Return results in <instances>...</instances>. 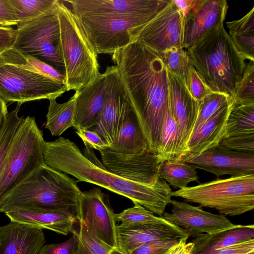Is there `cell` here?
<instances>
[{"label":"cell","mask_w":254,"mask_h":254,"mask_svg":"<svg viewBox=\"0 0 254 254\" xmlns=\"http://www.w3.org/2000/svg\"><path fill=\"white\" fill-rule=\"evenodd\" d=\"M66 91L65 84L27 68L8 50L0 55V97L6 102L56 99Z\"/></svg>","instance_id":"cell-8"},{"label":"cell","mask_w":254,"mask_h":254,"mask_svg":"<svg viewBox=\"0 0 254 254\" xmlns=\"http://www.w3.org/2000/svg\"><path fill=\"white\" fill-rule=\"evenodd\" d=\"M160 55L167 69L185 84L187 76L193 66L186 49L174 48Z\"/></svg>","instance_id":"cell-34"},{"label":"cell","mask_w":254,"mask_h":254,"mask_svg":"<svg viewBox=\"0 0 254 254\" xmlns=\"http://www.w3.org/2000/svg\"><path fill=\"white\" fill-rule=\"evenodd\" d=\"M8 113L6 102L0 97V131Z\"/></svg>","instance_id":"cell-50"},{"label":"cell","mask_w":254,"mask_h":254,"mask_svg":"<svg viewBox=\"0 0 254 254\" xmlns=\"http://www.w3.org/2000/svg\"><path fill=\"white\" fill-rule=\"evenodd\" d=\"M67 241L59 244L43 245L38 254H76L78 244V232L74 230Z\"/></svg>","instance_id":"cell-42"},{"label":"cell","mask_w":254,"mask_h":254,"mask_svg":"<svg viewBox=\"0 0 254 254\" xmlns=\"http://www.w3.org/2000/svg\"><path fill=\"white\" fill-rule=\"evenodd\" d=\"M231 101V97L229 95L212 92L199 101L197 116L190 138L201 129L216 111L229 103Z\"/></svg>","instance_id":"cell-33"},{"label":"cell","mask_w":254,"mask_h":254,"mask_svg":"<svg viewBox=\"0 0 254 254\" xmlns=\"http://www.w3.org/2000/svg\"><path fill=\"white\" fill-rule=\"evenodd\" d=\"M79 223L76 254H110L114 248L91 234L82 223Z\"/></svg>","instance_id":"cell-38"},{"label":"cell","mask_w":254,"mask_h":254,"mask_svg":"<svg viewBox=\"0 0 254 254\" xmlns=\"http://www.w3.org/2000/svg\"><path fill=\"white\" fill-rule=\"evenodd\" d=\"M234 105L254 104V61L246 64L241 79L231 97Z\"/></svg>","instance_id":"cell-36"},{"label":"cell","mask_w":254,"mask_h":254,"mask_svg":"<svg viewBox=\"0 0 254 254\" xmlns=\"http://www.w3.org/2000/svg\"><path fill=\"white\" fill-rule=\"evenodd\" d=\"M180 160L218 177L254 174V154L236 152L219 144L199 154H188Z\"/></svg>","instance_id":"cell-13"},{"label":"cell","mask_w":254,"mask_h":254,"mask_svg":"<svg viewBox=\"0 0 254 254\" xmlns=\"http://www.w3.org/2000/svg\"><path fill=\"white\" fill-rule=\"evenodd\" d=\"M133 203V207L115 214L116 222H121V225H128L154 221L159 218V217L155 216L153 212L138 203Z\"/></svg>","instance_id":"cell-39"},{"label":"cell","mask_w":254,"mask_h":254,"mask_svg":"<svg viewBox=\"0 0 254 254\" xmlns=\"http://www.w3.org/2000/svg\"><path fill=\"white\" fill-rule=\"evenodd\" d=\"M188 238L180 239L170 249L167 254H191L193 244L192 242L187 243Z\"/></svg>","instance_id":"cell-48"},{"label":"cell","mask_w":254,"mask_h":254,"mask_svg":"<svg viewBox=\"0 0 254 254\" xmlns=\"http://www.w3.org/2000/svg\"><path fill=\"white\" fill-rule=\"evenodd\" d=\"M228 5L225 0H197L184 17L183 48L187 49L223 25Z\"/></svg>","instance_id":"cell-18"},{"label":"cell","mask_w":254,"mask_h":254,"mask_svg":"<svg viewBox=\"0 0 254 254\" xmlns=\"http://www.w3.org/2000/svg\"><path fill=\"white\" fill-rule=\"evenodd\" d=\"M254 133V104L234 105L228 117L224 136Z\"/></svg>","instance_id":"cell-31"},{"label":"cell","mask_w":254,"mask_h":254,"mask_svg":"<svg viewBox=\"0 0 254 254\" xmlns=\"http://www.w3.org/2000/svg\"><path fill=\"white\" fill-rule=\"evenodd\" d=\"M83 153L73 142L63 137L45 141L44 164L79 182L97 185L125 196L153 213L162 215L172 196V191L165 181L159 178L153 185L132 182L108 171L93 149L85 146Z\"/></svg>","instance_id":"cell-2"},{"label":"cell","mask_w":254,"mask_h":254,"mask_svg":"<svg viewBox=\"0 0 254 254\" xmlns=\"http://www.w3.org/2000/svg\"><path fill=\"white\" fill-rule=\"evenodd\" d=\"M184 17L194 6L197 0H173Z\"/></svg>","instance_id":"cell-49"},{"label":"cell","mask_w":254,"mask_h":254,"mask_svg":"<svg viewBox=\"0 0 254 254\" xmlns=\"http://www.w3.org/2000/svg\"><path fill=\"white\" fill-rule=\"evenodd\" d=\"M167 74L169 107L179 129L180 150L183 158L189 154L188 144L197 118L198 102L181 80L168 70Z\"/></svg>","instance_id":"cell-19"},{"label":"cell","mask_w":254,"mask_h":254,"mask_svg":"<svg viewBox=\"0 0 254 254\" xmlns=\"http://www.w3.org/2000/svg\"><path fill=\"white\" fill-rule=\"evenodd\" d=\"M57 4V2L47 14L29 22L18 24L13 48L64 73V65L58 51L60 30Z\"/></svg>","instance_id":"cell-10"},{"label":"cell","mask_w":254,"mask_h":254,"mask_svg":"<svg viewBox=\"0 0 254 254\" xmlns=\"http://www.w3.org/2000/svg\"><path fill=\"white\" fill-rule=\"evenodd\" d=\"M172 196L215 209L226 215H241L254 208V174L218 178L172 191Z\"/></svg>","instance_id":"cell-6"},{"label":"cell","mask_w":254,"mask_h":254,"mask_svg":"<svg viewBox=\"0 0 254 254\" xmlns=\"http://www.w3.org/2000/svg\"><path fill=\"white\" fill-rule=\"evenodd\" d=\"M158 13L77 17L96 53L112 55L135 42L143 28Z\"/></svg>","instance_id":"cell-9"},{"label":"cell","mask_w":254,"mask_h":254,"mask_svg":"<svg viewBox=\"0 0 254 254\" xmlns=\"http://www.w3.org/2000/svg\"><path fill=\"white\" fill-rule=\"evenodd\" d=\"M247 254H254V251L250 252V253H248Z\"/></svg>","instance_id":"cell-52"},{"label":"cell","mask_w":254,"mask_h":254,"mask_svg":"<svg viewBox=\"0 0 254 254\" xmlns=\"http://www.w3.org/2000/svg\"><path fill=\"white\" fill-rule=\"evenodd\" d=\"M219 144L236 152L254 154V133L223 136Z\"/></svg>","instance_id":"cell-40"},{"label":"cell","mask_w":254,"mask_h":254,"mask_svg":"<svg viewBox=\"0 0 254 254\" xmlns=\"http://www.w3.org/2000/svg\"><path fill=\"white\" fill-rule=\"evenodd\" d=\"M229 35L246 60L254 61V7L242 18L226 22Z\"/></svg>","instance_id":"cell-27"},{"label":"cell","mask_w":254,"mask_h":254,"mask_svg":"<svg viewBox=\"0 0 254 254\" xmlns=\"http://www.w3.org/2000/svg\"><path fill=\"white\" fill-rule=\"evenodd\" d=\"M14 10L9 0H0V27L17 25Z\"/></svg>","instance_id":"cell-45"},{"label":"cell","mask_w":254,"mask_h":254,"mask_svg":"<svg viewBox=\"0 0 254 254\" xmlns=\"http://www.w3.org/2000/svg\"><path fill=\"white\" fill-rule=\"evenodd\" d=\"M185 19L171 0L141 31L136 41L158 54L174 48H183Z\"/></svg>","instance_id":"cell-12"},{"label":"cell","mask_w":254,"mask_h":254,"mask_svg":"<svg viewBox=\"0 0 254 254\" xmlns=\"http://www.w3.org/2000/svg\"><path fill=\"white\" fill-rule=\"evenodd\" d=\"M16 30L11 27H0V55L14 46Z\"/></svg>","instance_id":"cell-46"},{"label":"cell","mask_w":254,"mask_h":254,"mask_svg":"<svg viewBox=\"0 0 254 254\" xmlns=\"http://www.w3.org/2000/svg\"><path fill=\"white\" fill-rule=\"evenodd\" d=\"M171 0H69L77 16H116L158 13Z\"/></svg>","instance_id":"cell-16"},{"label":"cell","mask_w":254,"mask_h":254,"mask_svg":"<svg viewBox=\"0 0 254 254\" xmlns=\"http://www.w3.org/2000/svg\"><path fill=\"white\" fill-rule=\"evenodd\" d=\"M102 163L109 172L126 179L153 185L159 179L156 155L149 150L136 154H122L108 148L99 151Z\"/></svg>","instance_id":"cell-14"},{"label":"cell","mask_w":254,"mask_h":254,"mask_svg":"<svg viewBox=\"0 0 254 254\" xmlns=\"http://www.w3.org/2000/svg\"><path fill=\"white\" fill-rule=\"evenodd\" d=\"M195 237L191 254H213L219 250L254 240V225H234L223 231Z\"/></svg>","instance_id":"cell-25"},{"label":"cell","mask_w":254,"mask_h":254,"mask_svg":"<svg viewBox=\"0 0 254 254\" xmlns=\"http://www.w3.org/2000/svg\"><path fill=\"white\" fill-rule=\"evenodd\" d=\"M180 142L179 129L171 112L169 102L156 154L158 163L181 160L183 155L180 150Z\"/></svg>","instance_id":"cell-28"},{"label":"cell","mask_w":254,"mask_h":254,"mask_svg":"<svg viewBox=\"0 0 254 254\" xmlns=\"http://www.w3.org/2000/svg\"><path fill=\"white\" fill-rule=\"evenodd\" d=\"M253 251L254 240H252L219 250L213 254H247Z\"/></svg>","instance_id":"cell-47"},{"label":"cell","mask_w":254,"mask_h":254,"mask_svg":"<svg viewBox=\"0 0 254 254\" xmlns=\"http://www.w3.org/2000/svg\"><path fill=\"white\" fill-rule=\"evenodd\" d=\"M75 98L74 93L69 100L63 103H58L56 99L49 100L45 128L52 135L59 136L68 128L73 127Z\"/></svg>","instance_id":"cell-29"},{"label":"cell","mask_w":254,"mask_h":254,"mask_svg":"<svg viewBox=\"0 0 254 254\" xmlns=\"http://www.w3.org/2000/svg\"><path fill=\"white\" fill-rule=\"evenodd\" d=\"M109 149L116 152L136 154L149 150L136 115L127 100L116 138Z\"/></svg>","instance_id":"cell-24"},{"label":"cell","mask_w":254,"mask_h":254,"mask_svg":"<svg viewBox=\"0 0 254 254\" xmlns=\"http://www.w3.org/2000/svg\"><path fill=\"white\" fill-rule=\"evenodd\" d=\"M57 0H9L18 24L29 22L47 14L55 6Z\"/></svg>","instance_id":"cell-32"},{"label":"cell","mask_w":254,"mask_h":254,"mask_svg":"<svg viewBox=\"0 0 254 254\" xmlns=\"http://www.w3.org/2000/svg\"><path fill=\"white\" fill-rule=\"evenodd\" d=\"M186 50L192 65L210 90L232 97L246 63L223 25Z\"/></svg>","instance_id":"cell-4"},{"label":"cell","mask_w":254,"mask_h":254,"mask_svg":"<svg viewBox=\"0 0 254 254\" xmlns=\"http://www.w3.org/2000/svg\"><path fill=\"white\" fill-rule=\"evenodd\" d=\"M115 214L108 197L100 189L82 192L76 215L77 221L91 234L113 248L117 247Z\"/></svg>","instance_id":"cell-11"},{"label":"cell","mask_w":254,"mask_h":254,"mask_svg":"<svg viewBox=\"0 0 254 254\" xmlns=\"http://www.w3.org/2000/svg\"><path fill=\"white\" fill-rule=\"evenodd\" d=\"M180 240L156 241L143 245L129 254H167L170 249Z\"/></svg>","instance_id":"cell-43"},{"label":"cell","mask_w":254,"mask_h":254,"mask_svg":"<svg viewBox=\"0 0 254 254\" xmlns=\"http://www.w3.org/2000/svg\"><path fill=\"white\" fill-rule=\"evenodd\" d=\"M21 104L17 103L16 108L8 113L0 131V175L10 144L23 119L18 116Z\"/></svg>","instance_id":"cell-35"},{"label":"cell","mask_w":254,"mask_h":254,"mask_svg":"<svg viewBox=\"0 0 254 254\" xmlns=\"http://www.w3.org/2000/svg\"><path fill=\"white\" fill-rule=\"evenodd\" d=\"M234 103L231 102L216 111L188 144L189 154L197 155L219 144L224 135L227 120Z\"/></svg>","instance_id":"cell-26"},{"label":"cell","mask_w":254,"mask_h":254,"mask_svg":"<svg viewBox=\"0 0 254 254\" xmlns=\"http://www.w3.org/2000/svg\"><path fill=\"white\" fill-rule=\"evenodd\" d=\"M185 85L190 94L198 102L212 92L193 66L190 68L187 76Z\"/></svg>","instance_id":"cell-41"},{"label":"cell","mask_w":254,"mask_h":254,"mask_svg":"<svg viewBox=\"0 0 254 254\" xmlns=\"http://www.w3.org/2000/svg\"><path fill=\"white\" fill-rule=\"evenodd\" d=\"M45 140L35 117L23 118L7 152L0 175V199L44 165Z\"/></svg>","instance_id":"cell-7"},{"label":"cell","mask_w":254,"mask_h":254,"mask_svg":"<svg viewBox=\"0 0 254 254\" xmlns=\"http://www.w3.org/2000/svg\"><path fill=\"white\" fill-rule=\"evenodd\" d=\"M110 254H125L123 252H122L118 247L114 248Z\"/></svg>","instance_id":"cell-51"},{"label":"cell","mask_w":254,"mask_h":254,"mask_svg":"<svg viewBox=\"0 0 254 254\" xmlns=\"http://www.w3.org/2000/svg\"><path fill=\"white\" fill-rule=\"evenodd\" d=\"M172 213L164 212L161 217L185 230L193 237L201 234H212L234 226L224 215L204 211L184 201L171 199Z\"/></svg>","instance_id":"cell-17"},{"label":"cell","mask_w":254,"mask_h":254,"mask_svg":"<svg viewBox=\"0 0 254 254\" xmlns=\"http://www.w3.org/2000/svg\"><path fill=\"white\" fill-rule=\"evenodd\" d=\"M8 51L19 63L27 68L58 83L65 85L64 74L51 65L36 58L25 56L13 47Z\"/></svg>","instance_id":"cell-37"},{"label":"cell","mask_w":254,"mask_h":254,"mask_svg":"<svg viewBox=\"0 0 254 254\" xmlns=\"http://www.w3.org/2000/svg\"><path fill=\"white\" fill-rule=\"evenodd\" d=\"M57 8L60 30L58 51L64 65L67 91H77L100 74L98 54L71 9L59 0Z\"/></svg>","instance_id":"cell-5"},{"label":"cell","mask_w":254,"mask_h":254,"mask_svg":"<svg viewBox=\"0 0 254 254\" xmlns=\"http://www.w3.org/2000/svg\"><path fill=\"white\" fill-rule=\"evenodd\" d=\"M108 67L91 83L75 91L73 127L76 129L95 127L105 104L109 85Z\"/></svg>","instance_id":"cell-20"},{"label":"cell","mask_w":254,"mask_h":254,"mask_svg":"<svg viewBox=\"0 0 254 254\" xmlns=\"http://www.w3.org/2000/svg\"><path fill=\"white\" fill-rule=\"evenodd\" d=\"M112 60L148 149L156 154L169 105L168 78L164 61L159 54L138 41L116 51Z\"/></svg>","instance_id":"cell-1"},{"label":"cell","mask_w":254,"mask_h":254,"mask_svg":"<svg viewBox=\"0 0 254 254\" xmlns=\"http://www.w3.org/2000/svg\"><path fill=\"white\" fill-rule=\"evenodd\" d=\"M159 178L179 190L187 187L189 183L197 181L196 168L182 160L165 161L160 163L158 170Z\"/></svg>","instance_id":"cell-30"},{"label":"cell","mask_w":254,"mask_h":254,"mask_svg":"<svg viewBox=\"0 0 254 254\" xmlns=\"http://www.w3.org/2000/svg\"><path fill=\"white\" fill-rule=\"evenodd\" d=\"M109 85L107 98L95 126V131L110 147L113 144L121 124L128 98L116 66L108 67Z\"/></svg>","instance_id":"cell-21"},{"label":"cell","mask_w":254,"mask_h":254,"mask_svg":"<svg viewBox=\"0 0 254 254\" xmlns=\"http://www.w3.org/2000/svg\"><path fill=\"white\" fill-rule=\"evenodd\" d=\"M81 193L74 179L44 164L0 198V212L47 209L76 215Z\"/></svg>","instance_id":"cell-3"},{"label":"cell","mask_w":254,"mask_h":254,"mask_svg":"<svg viewBox=\"0 0 254 254\" xmlns=\"http://www.w3.org/2000/svg\"><path fill=\"white\" fill-rule=\"evenodd\" d=\"M75 132L82 139L85 146L99 151L109 147L93 129L78 128L76 129Z\"/></svg>","instance_id":"cell-44"},{"label":"cell","mask_w":254,"mask_h":254,"mask_svg":"<svg viewBox=\"0 0 254 254\" xmlns=\"http://www.w3.org/2000/svg\"><path fill=\"white\" fill-rule=\"evenodd\" d=\"M5 214L10 221L48 229L64 235L75 230L74 225L77 221L75 214L68 210L19 209Z\"/></svg>","instance_id":"cell-23"},{"label":"cell","mask_w":254,"mask_h":254,"mask_svg":"<svg viewBox=\"0 0 254 254\" xmlns=\"http://www.w3.org/2000/svg\"><path fill=\"white\" fill-rule=\"evenodd\" d=\"M117 247L125 254L149 243L189 238L183 229L170 223L161 216L154 221L117 225Z\"/></svg>","instance_id":"cell-15"},{"label":"cell","mask_w":254,"mask_h":254,"mask_svg":"<svg viewBox=\"0 0 254 254\" xmlns=\"http://www.w3.org/2000/svg\"><path fill=\"white\" fill-rule=\"evenodd\" d=\"M45 242L41 229L13 221L0 227V254H38Z\"/></svg>","instance_id":"cell-22"}]
</instances>
